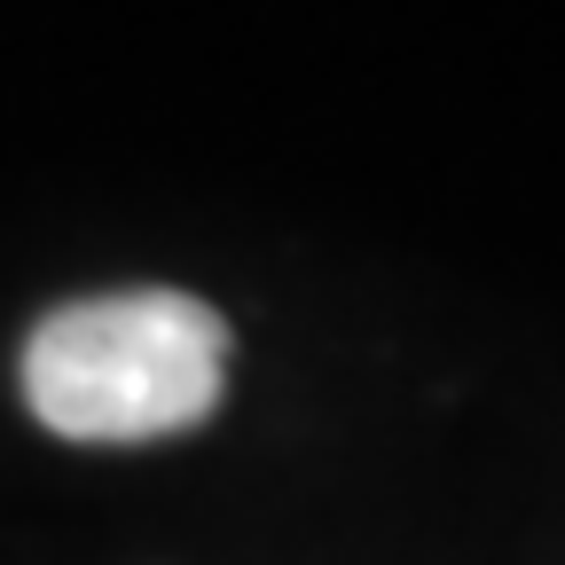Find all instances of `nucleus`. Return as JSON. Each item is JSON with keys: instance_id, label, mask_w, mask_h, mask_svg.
Listing matches in <instances>:
<instances>
[{"instance_id": "obj_1", "label": "nucleus", "mask_w": 565, "mask_h": 565, "mask_svg": "<svg viewBox=\"0 0 565 565\" xmlns=\"http://www.w3.org/2000/svg\"><path fill=\"white\" fill-rule=\"evenodd\" d=\"M17 377H24V408L55 440H87V448L173 440L221 408L228 315L189 291H166V282L71 299L32 322Z\"/></svg>"}]
</instances>
